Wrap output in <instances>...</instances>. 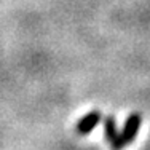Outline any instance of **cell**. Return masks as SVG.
<instances>
[{
    "label": "cell",
    "mask_w": 150,
    "mask_h": 150,
    "mask_svg": "<svg viewBox=\"0 0 150 150\" xmlns=\"http://www.w3.org/2000/svg\"><path fill=\"white\" fill-rule=\"evenodd\" d=\"M141 125H142V115L141 113H137V112L131 113L126 118V121H125L123 129L118 131V139H117V142L112 145V149L113 150H121V149L126 147V145H129L131 142L137 137Z\"/></svg>",
    "instance_id": "cell-1"
},
{
    "label": "cell",
    "mask_w": 150,
    "mask_h": 150,
    "mask_svg": "<svg viewBox=\"0 0 150 150\" xmlns=\"http://www.w3.org/2000/svg\"><path fill=\"white\" fill-rule=\"evenodd\" d=\"M101 118H102V115H101V112H99V110H93V112L86 113L85 117H81V118L78 120V123H77V133L81 134V136L90 134L91 131L99 125Z\"/></svg>",
    "instance_id": "cell-2"
},
{
    "label": "cell",
    "mask_w": 150,
    "mask_h": 150,
    "mask_svg": "<svg viewBox=\"0 0 150 150\" xmlns=\"http://www.w3.org/2000/svg\"><path fill=\"white\" fill-rule=\"evenodd\" d=\"M104 134L110 145H113L118 139V129H117V121L112 115H109L104 121Z\"/></svg>",
    "instance_id": "cell-3"
}]
</instances>
